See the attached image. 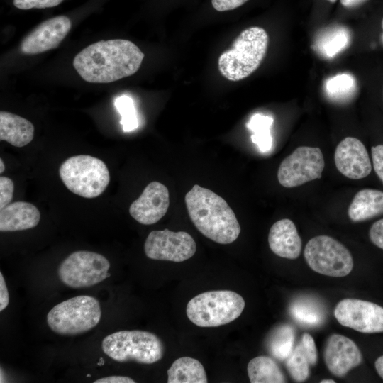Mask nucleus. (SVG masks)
I'll use <instances>...</instances> for the list:
<instances>
[{
    "instance_id": "43",
    "label": "nucleus",
    "mask_w": 383,
    "mask_h": 383,
    "mask_svg": "<svg viewBox=\"0 0 383 383\" xmlns=\"http://www.w3.org/2000/svg\"><path fill=\"white\" fill-rule=\"evenodd\" d=\"M381 26H382V28L383 29V18H382V21Z\"/></svg>"
},
{
    "instance_id": "38",
    "label": "nucleus",
    "mask_w": 383,
    "mask_h": 383,
    "mask_svg": "<svg viewBox=\"0 0 383 383\" xmlns=\"http://www.w3.org/2000/svg\"><path fill=\"white\" fill-rule=\"evenodd\" d=\"M374 366L378 374L383 379V355L379 357L376 360Z\"/></svg>"
},
{
    "instance_id": "4",
    "label": "nucleus",
    "mask_w": 383,
    "mask_h": 383,
    "mask_svg": "<svg viewBox=\"0 0 383 383\" xmlns=\"http://www.w3.org/2000/svg\"><path fill=\"white\" fill-rule=\"evenodd\" d=\"M245 301L231 290L209 291L193 297L187 304L186 313L195 325L203 328L218 327L238 318Z\"/></svg>"
},
{
    "instance_id": "13",
    "label": "nucleus",
    "mask_w": 383,
    "mask_h": 383,
    "mask_svg": "<svg viewBox=\"0 0 383 383\" xmlns=\"http://www.w3.org/2000/svg\"><path fill=\"white\" fill-rule=\"evenodd\" d=\"M71 26L70 19L65 16L48 19L23 39L20 50L25 55H36L56 48L67 36Z\"/></svg>"
},
{
    "instance_id": "16",
    "label": "nucleus",
    "mask_w": 383,
    "mask_h": 383,
    "mask_svg": "<svg viewBox=\"0 0 383 383\" xmlns=\"http://www.w3.org/2000/svg\"><path fill=\"white\" fill-rule=\"evenodd\" d=\"M323 358L328 370L335 376L343 377L361 364L362 355L353 340L334 333L326 340Z\"/></svg>"
},
{
    "instance_id": "17",
    "label": "nucleus",
    "mask_w": 383,
    "mask_h": 383,
    "mask_svg": "<svg viewBox=\"0 0 383 383\" xmlns=\"http://www.w3.org/2000/svg\"><path fill=\"white\" fill-rule=\"evenodd\" d=\"M268 243L271 250L281 257L294 260L301 253V238L295 224L288 218L279 220L272 226Z\"/></svg>"
},
{
    "instance_id": "2",
    "label": "nucleus",
    "mask_w": 383,
    "mask_h": 383,
    "mask_svg": "<svg viewBox=\"0 0 383 383\" xmlns=\"http://www.w3.org/2000/svg\"><path fill=\"white\" fill-rule=\"evenodd\" d=\"M184 199L191 221L204 236L219 244H230L238 238L240 226L221 196L195 184Z\"/></svg>"
},
{
    "instance_id": "31",
    "label": "nucleus",
    "mask_w": 383,
    "mask_h": 383,
    "mask_svg": "<svg viewBox=\"0 0 383 383\" xmlns=\"http://www.w3.org/2000/svg\"><path fill=\"white\" fill-rule=\"evenodd\" d=\"M371 152L374 172L383 183V145L372 147Z\"/></svg>"
},
{
    "instance_id": "14",
    "label": "nucleus",
    "mask_w": 383,
    "mask_h": 383,
    "mask_svg": "<svg viewBox=\"0 0 383 383\" xmlns=\"http://www.w3.org/2000/svg\"><path fill=\"white\" fill-rule=\"evenodd\" d=\"M170 205L169 191L166 186L151 182L141 195L129 207L130 215L143 225L159 221L167 213Z\"/></svg>"
},
{
    "instance_id": "30",
    "label": "nucleus",
    "mask_w": 383,
    "mask_h": 383,
    "mask_svg": "<svg viewBox=\"0 0 383 383\" xmlns=\"http://www.w3.org/2000/svg\"><path fill=\"white\" fill-rule=\"evenodd\" d=\"M14 184L13 181L4 176L0 177V209L9 205L13 196Z\"/></svg>"
},
{
    "instance_id": "6",
    "label": "nucleus",
    "mask_w": 383,
    "mask_h": 383,
    "mask_svg": "<svg viewBox=\"0 0 383 383\" xmlns=\"http://www.w3.org/2000/svg\"><path fill=\"white\" fill-rule=\"evenodd\" d=\"M101 309L99 301L89 295H79L53 306L48 313L50 328L62 335L86 333L99 323Z\"/></svg>"
},
{
    "instance_id": "32",
    "label": "nucleus",
    "mask_w": 383,
    "mask_h": 383,
    "mask_svg": "<svg viewBox=\"0 0 383 383\" xmlns=\"http://www.w3.org/2000/svg\"><path fill=\"white\" fill-rule=\"evenodd\" d=\"M369 235L372 243L383 250V218L372 224L369 231Z\"/></svg>"
},
{
    "instance_id": "1",
    "label": "nucleus",
    "mask_w": 383,
    "mask_h": 383,
    "mask_svg": "<svg viewBox=\"0 0 383 383\" xmlns=\"http://www.w3.org/2000/svg\"><path fill=\"white\" fill-rule=\"evenodd\" d=\"M143 58V52L133 42L113 39L84 48L75 55L72 64L86 82L109 83L135 74Z\"/></svg>"
},
{
    "instance_id": "35",
    "label": "nucleus",
    "mask_w": 383,
    "mask_h": 383,
    "mask_svg": "<svg viewBox=\"0 0 383 383\" xmlns=\"http://www.w3.org/2000/svg\"><path fill=\"white\" fill-rule=\"evenodd\" d=\"M9 296L4 276L0 272V311L4 310L9 305Z\"/></svg>"
},
{
    "instance_id": "5",
    "label": "nucleus",
    "mask_w": 383,
    "mask_h": 383,
    "mask_svg": "<svg viewBox=\"0 0 383 383\" xmlns=\"http://www.w3.org/2000/svg\"><path fill=\"white\" fill-rule=\"evenodd\" d=\"M103 352L112 360L152 364L162 359L164 345L154 333L140 331H120L106 336L101 343Z\"/></svg>"
},
{
    "instance_id": "28",
    "label": "nucleus",
    "mask_w": 383,
    "mask_h": 383,
    "mask_svg": "<svg viewBox=\"0 0 383 383\" xmlns=\"http://www.w3.org/2000/svg\"><path fill=\"white\" fill-rule=\"evenodd\" d=\"M354 80L350 75L343 74L331 78L327 82V90L331 94L340 95L350 91Z\"/></svg>"
},
{
    "instance_id": "34",
    "label": "nucleus",
    "mask_w": 383,
    "mask_h": 383,
    "mask_svg": "<svg viewBox=\"0 0 383 383\" xmlns=\"http://www.w3.org/2000/svg\"><path fill=\"white\" fill-rule=\"evenodd\" d=\"M346 42V36L344 34L336 35L335 38L326 44V53L329 56L334 55L345 46Z\"/></svg>"
},
{
    "instance_id": "42",
    "label": "nucleus",
    "mask_w": 383,
    "mask_h": 383,
    "mask_svg": "<svg viewBox=\"0 0 383 383\" xmlns=\"http://www.w3.org/2000/svg\"><path fill=\"white\" fill-rule=\"evenodd\" d=\"M328 1H330L331 3H335L337 0H327Z\"/></svg>"
},
{
    "instance_id": "27",
    "label": "nucleus",
    "mask_w": 383,
    "mask_h": 383,
    "mask_svg": "<svg viewBox=\"0 0 383 383\" xmlns=\"http://www.w3.org/2000/svg\"><path fill=\"white\" fill-rule=\"evenodd\" d=\"M115 106L121 116L123 131L129 132L137 128L138 121L133 99L126 95L121 96L116 99Z\"/></svg>"
},
{
    "instance_id": "37",
    "label": "nucleus",
    "mask_w": 383,
    "mask_h": 383,
    "mask_svg": "<svg viewBox=\"0 0 383 383\" xmlns=\"http://www.w3.org/2000/svg\"><path fill=\"white\" fill-rule=\"evenodd\" d=\"M367 0H340L341 4L345 8H354L365 2Z\"/></svg>"
},
{
    "instance_id": "21",
    "label": "nucleus",
    "mask_w": 383,
    "mask_h": 383,
    "mask_svg": "<svg viewBox=\"0 0 383 383\" xmlns=\"http://www.w3.org/2000/svg\"><path fill=\"white\" fill-rule=\"evenodd\" d=\"M348 214L353 222H361L383 214V192L363 189L355 195Z\"/></svg>"
},
{
    "instance_id": "39",
    "label": "nucleus",
    "mask_w": 383,
    "mask_h": 383,
    "mask_svg": "<svg viewBox=\"0 0 383 383\" xmlns=\"http://www.w3.org/2000/svg\"><path fill=\"white\" fill-rule=\"evenodd\" d=\"M5 170V165L1 158H0V173L2 174Z\"/></svg>"
},
{
    "instance_id": "3",
    "label": "nucleus",
    "mask_w": 383,
    "mask_h": 383,
    "mask_svg": "<svg viewBox=\"0 0 383 383\" xmlns=\"http://www.w3.org/2000/svg\"><path fill=\"white\" fill-rule=\"evenodd\" d=\"M269 43L266 30L259 26L243 30L231 48L218 57V67L223 77L230 81L242 80L260 65L265 57Z\"/></svg>"
},
{
    "instance_id": "15",
    "label": "nucleus",
    "mask_w": 383,
    "mask_h": 383,
    "mask_svg": "<svg viewBox=\"0 0 383 383\" xmlns=\"http://www.w3.org/2000/svg\"><path fill=\"white\" fill-rule=\"evenodd\" d=\"M334 161L337 170L351 179L365 178L372 171L365 146L353 137H347L339 143L335 148Z\"/></svg>"
},
{
    "instance_id": "22",
    "label": "nucleus",
    "mask_w": 383,
    "mask_h": 383,
    "mask_svg": "<svg viewBox=\"0 0 383 383\" xmlns=\"http://www.w3.org/2000/svg\"><path fill=\"white\" fill-rule=\"evenodd\" d=\"M168 383H206V373L202 364L193 357L177 359L167 370Z\"/></svg>"
},
{
    "instance_id": "41",
    "label": "nucleus",
    "mask_w": 383,
    "mask_h": 383,
    "mask_svg": "<svg viewBox=\"0 0 383 383\" xmlns=\"http://www.w3.org/2000/svg\"><path fill=\"white\" fill-rule=\"evenodd\" d=\"M380 39H381L382 43L383 44V33H382V35H381Z\"/></svg>"
},
{
    "instance_id": "24",
    "label": "nucleus",
    "mask_w": 383,
    "mask_h": 383,
    "mask_svg": "<svg viewBox=\"0 0 383 383\" xmlns=\"http://www.w3.org/2000/svg\"><path fill=\"white\" fill-rule=\"evenodd\" d=\"M295 331L290 325H282L274 330L268 340L270 353L279 360H287L294 349Z\"/></svg>"
},
{
    "instance_id": "25",
    "label": "nucleus",
    "mask_w": 383,
    "mask_h": 383,
    "mask_svg": "<svg viewBox=\"0 0 383 383\" xmlns=\"http://www.w3.org/2000/svg\"><path fill=\"white\" fill-rule=\"evenodd\" d=\"M290 313L297 322L309 326L320 325L325 318L322 307L306 299L294 301L290 306Z\"/></svg>"
},
{
    "instance_id": "19",
    "label": "nucleus",
    "mask_w": 383,
    "mask_h": 383,
    "mask_svg": "<svg viewBox=\"0 0 383 383\" xmlns=\"http://www.w3.org/2000/svg\"><path fill=\"white\" fill-rule=\"evenodd\" d=\"M318 360L315 341L309 333H304L301 340L294 348L287 359L286 367L291 377L296 382H304L310 374V368Z\"/></svg>"
},
{
    "instance_id": "8",
    "label": "nucleus",
    "mask_w": 383,
    "mask_h": 383,
    "mask_svg": "<svg viewBox=\"0 0 383 383\" xmlns=\"http://www.w3.org/2000/svg\"><path fill=\"white\" fill-rule=\"evenodd\" d=\"M306 263L314 272L333 277H345L353 267L350 252L341 243L328 235L310 239L304 251Z\"/></svg>"
},
{
    "instance_id": "29",
    "label": "nucleus",
    "mask_w": 383,
    "mask_h": 383,
    "mask_svg": "<svg viewBox=\"0 0 383 383\" xmlns=\"http://www.w3.org/2000/svg\"><path fill=\"white\" fill-rule=\"evenodd\" d=\"M63 0H13V5L20 9H45L59 5Z\"/></svg>"
},
{
    "instance_id": "20",
    "label": "nucleus",
    "mask_w": 383,
    "mask_h": 383,
    "mask_svg": "<svg viewBox=\"0 0 383 383\" xmlns=\"http://www.w3.org/2000/svg\"><path fill=\"white\" fill-rule=\"evenodd\" d=\"M35 128L28 120L10 112H0V140L15 147H23L32 141Z\"/></svg>"
},
{
    "instance_id": "18",
    "label": "nucleus",
    "mask_w": 383,
    "mask_h": 383,
    "mask_svg": "<svg viewBox=\"0 0 383 383\" xmlns=\"http://www.w3.org/2000/svg\"><path fill=\"white\" fill-rule=\"evenodd\" d=\"M40 220L38 208L26 201L10 203L0 209V231H18L35 227Z\"/></svg>"
},
{
    "instance_id": "36",
    "label": "nucleus",
    "mask_w": 383,
    "mask_h": 383,
    "mask_svg": "<svg viewBox=\"0 0 383 383\" xmlns=\"http://www.w3.org/2000/svg\"><path fill=\"white\" fill-rule=\"evenodd\" d=\"M135 381L133 379L121 375H113L109 376L103 378H100L96 381L94 383H135Z\"/></svg>"
},
{
    "instance_id": "40",
    "label": "nucleus",
    "mask_w": 383,
    "mask_h": 383,
    "mask_svg": "<svg viewBox=\"0 0 383 383\" xmlns=\"http://www.w3.org/2000/svg\"><path fill=\"white\" fill-rule=\"evenodd\" d=\"M321 383H335V382L333 379H322Z\"/></svg>"
},
{
    "instance_id": "11",
    "label": "nucleus",
    "mask_w": 383,
    "mask_h": 383,
    "mask_svg": "<svg viewBox=\"0 0 383 383\" xmlns=\"http://www.w3.org/2000/svg\"><path fill=\"white\" fill-rule=\"evenodd\" d=\"M196 250L195 240L188 233L167 228L151 231L144 244L145 255L155 260L180 262L191 258Z\"/></svg>"
},
{
    "instance_id": "10",
    "label": "nucleus",
    "mask_w": 383,
    "mask_h": 383,
    "mask_svg": "<svg viewBox=\"0 0 383 383\" xmlns=\"http://www.w3.org/2000/svg\"><path fill=\"white\" fill-rule=\"evenodd\" d=\"M325 162L319 148L300 146L283 160L277 172L279 184L286 188L321 179Z\"/></svg>"
},
{
    "instance_id": "33",
    "label": "nucleus",
    "mask_w": 383,
    "mask_h": 383,
    "mask_svg": "<svg viewBox=\"0 0 383 383\" xmlns=\"http://www.w3.org/2000/svg\"><path fill=\"white\" fill-rule=\"evenodd\" d=\"M248 0H211L213 9L218 11H227L237 9Z\"/></svg>"
},
{
    "instance_id": "23",
    "label": "nucleus",
    "mask_w": 383,
    "mask_h": 383,
    "mask_svg": "<svg viewBox=\"0 0 383 383\" xmlns=\"http://www.w3.org/2000/svg\"><path fill=\"white\" fill-rule=\"evenodd\" d=\"M248 375L252 383H282L286 377L273 359L257 356L248 364Z\"/></svg>"
},
{
    "instance_id": "9",
    "label": "nucleus",
    "mask_w": 383,
    "mask_h": 383,
    "mask_svg": "<svg viewBox=\"0 0 383 383\" xmlns=\"http://www.w3.org/2000/svg\"><path fill=\"white\" fill-rule=\"evenodd\" d=\"M109 261L102 255L79 250L68 255L59 265L60 281L73 289L86 288L104 281L110 276Z\"/></svg>"
},
{
    "instance_id": "7",
    "label": "nucleus",
    "mask_w": 383,
    "mask_h": 383,
    "mask_svg": "<svg viewBox=\"0 0 383 383\" xmlns=\"http://www.w3.org/2000/svg\"><path fill=\"white\" fill-rule=\"evenodd\" d=\"M61 180L72 193L84 198L101 195L110 182L106 164L100 159L87 155L72 156L59 168Z\"/></svg>"
},
{
    "instance_id": "12",
    "label": "nucleus",
    "mask_w": 383,
    "mask_h": 383,
    "mask_svg": "<svg viewBox=\"0 0 383 383\" xmlns=\"http://www.w3.org/2000/svg\"><path fill=\"white\" fill-rule=\"evenodd\" d=\"M334 316L345 327L364 333L383 332V307L368 301L345 299L336 305Z\"/></svg>"
},
{
    "instance_id": "26",
    "label": "nucleus",
    "mask_w": 383,
    "mask_h": 383,
    "mask_svg": "<svg viewBox=\"0 0 383 383\" xmlns=\"http://www.w3.org/2000/svg\"><path fill=\"white\" fill-rule=\"evenodd\" d=\"M272 123L273 118L271 116L259 113L253 115L247 123L248 128L253 133L251 140L262 152H267L272 148L270 127Z\"/></svg>"
}]
</instances>
